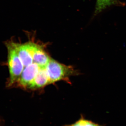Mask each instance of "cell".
<instances>
[{"label":"cell","instance_id":"obj_5","mask_svg":"<svg viewBox=\"0 0 126 126\" xmlns=\"http://www.w3.org/2000/svg\"><path fill=\"white\" fill-rule=\"evenodd\" d=\"M33 62L41 67H46L51 60V58L46 52L43 45L37 44L34 52Z\"/></svg>","mask_w":126,"mask_h":126},{"label":"cell","instance_id":"obj_1","mask_svg":"<svg viewBox=\"0 0 126 126\" xmlns=\"http://www.w3.org/2000/svg\"><path fill=\"white\" fill-rule=\"evenodd\" d=\"M7 50V65L9 72L8 87L15 85L24 69V65L17 53L14 42L8 41L5 43Z\"/></svg>","mask_w":126,"mask_h":126},{"label":"cell","instance_id":"obj_7","mask_svg":"<svg viewBox=\"0 0 126 126\" xmlns=\"http://www.w3.org/2000/svg\"><path fill=\"white\" fill-rule=\"evenodd\" d=\"M93 121L86 119L82 115L74 123L71 124L65 125L64 126H103Z\"/></svg>","mask_w":126,"mask_h":126},{"label":"cell","instance_id":"obj_6","mask_svg":"<svg viewBox=\"0 0 126 126\" xmlns=\"http://www.w3.org/2000/svg\"><path fill=\"white\" fill-rule=\"evenodd\" d=\"M117 0H97L95 13L98 14L107 7L115 4Z\"/></svg>","mask_w":126,"mask_h":126},{"label":"cell","instance_id":"obj_3","mask_svg":"<svg viewBox=\"0 0 126 126\" xmlns=\"http://www.w3.org/2000/svg\"><path fill=\"white\" fill-rule=\"evenodd\" d=\"M44 67H41L34 62L25 67L20 77L15 85L22 88L29 89L40 70Z\"/></svg>","mask_w":126,"mask_h":126},{"label":"cell","instance_id":"obj_8","mask_svg":"<svg viewBox=\"0 0 126 126\" xmlns=\"http://www.w3.org/2000/svg\"></svg>","mask_w":126,"mask_h":126},{"label":"cell","instance_id":"obj_4","mask_svg":"<svg viewBox=\"0 0 126 126\" xmlns=\"http://www.w3.org/2000/svg\"><path fill=\"white\" fill-rule=\"evenodd\" d=\"M14 44L24 67L34 63L33 56L37 44L31 41L23 44L14 42Z\"/></svg>","mask_w":126,"mask_h":126},{"label":"cell","instance_id":"obj_2","mask_svg":"<svg viewBox=\"0 0 126 126\" xmlns=\"http://www.w3.org/2000/svg\"><path fill=\"white\" fill-rule=\"evenodd\" d=\"M46 69L50 84L60 81L69 82L70 77L78 74L72 66L63 64L52 59Z\"/></svg>","mask_w":126,"mask_h":126}]
</instances>
